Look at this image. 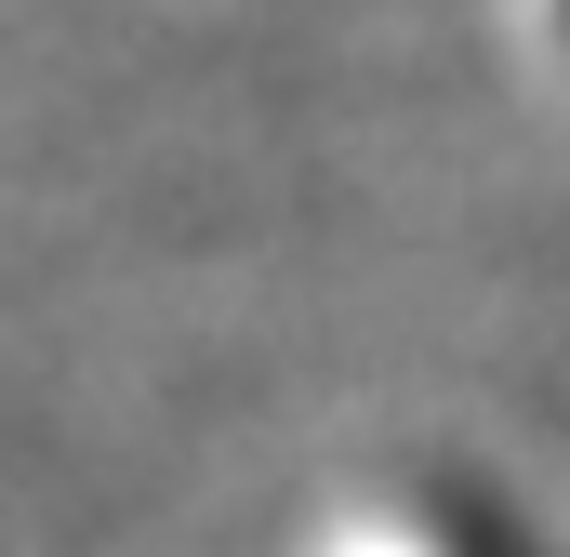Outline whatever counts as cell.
Masks as SVG:
<instances>
[{"label":"cell","instance_id":"cell-1","mask_svg":"<svg viewBox=\"0 0 570 557\" xmlns=\"http://www.w3.org/2000/svg\"><path fill=\"white\" fill-rule=\"evenodd\" d=\"M544 13H558V40H570V0H544Z\"/></svg>","mask_w":570,"mask_h":557}]
</instances>
